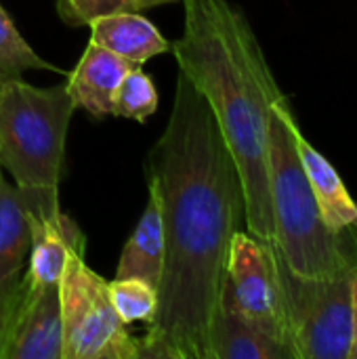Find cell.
I'll return each mask as SVG.
<instances>
[{
    "label": "cell",
    "instance_id": "cell-1",
    "mask_svg": "<svg viewBox=\"0 0 357 359\" xmlns=\"http://www.w3.org/2000/svg\"><path fill=\"white\" fill-rule=\"evenodd\" d=\"M164 229L158 309L139 341L141 358L213 359L227 259L244 221L238 166L206 99L179 72L166 126L147 156Z\"/></svg>",
    "mask_w": 357,
    "mask_h": 359
},
{
    "label": "cell",
    "instance_id": "cell-2",
    "mask_svg": "<svg viewBox=\"0 0 357 359\" xmlns=\"http://www.w3.org/2000/svg\"><path fill=\"white\" fill-rule=\"evenodd\" d=\"M170 50L179 72L206 99L238 166L246 229L274 242L269 124L284 93L255 29L229 0H183V32Z\"/></svg>",
    "mask_w": 357,
    "mask_h": 359
},
{
    "label": "cell",
    "instance_id": "cell-3",
    "mask_svg": "<svg viewBox=\"0 0 357 359\" xmlns=\"http://www.w3.org/2000/svg\"><path fill=\"white\" fill-rule=\"evenodd\" d=\"M288 99L280 97L269 124V198L274 246L286 267L303 278H328L351 271L357 261L347 252L343 233H332L320 212L303 170Z\"/></svg>",
    "mask_w": 357,
    "mask_h": 359
},
{
    "label": "cell",
    "instance_id": "cell-4",
    "mask_svg": "<svg viewBox=\"0 0 357 359\" xmlns=\"http://www.w3.org/2000/svg\"><path fill=\"white\" fill-rule=\"evenodd\" d=\"M74 109L65 86L38 88L21 78L0 86V168L32 200L59 202Z\"/></svg>",
    "mask_w": 357,
    "mask_h": 359
},
{
    "label": "cell",
    "instance_id": "cell-5",
    "mask_svg": "<svg viewBox=\"0 0 357 359\" xmlns=\"http://www.w3.org/2000/svg\"><path fill=\"white\" fill-rule=\"evenodd\" d=\"M278 269L292 359H349L353 269L328 278H303L292 273L280 255Z\"/></svg>",
    "mask_w": 357,
    "mask_h": 359
},
{
    "label": "cell",
    "instance_id": "cell-6",
    "mask_svg": "<svg viewBox=\"0 0 357 359\" xmlns=\"http://www.w3.org/2000/svg\"><path fill=\"white\" fill-rule=\"evenodd\" d=\"M63 347L61 359H139L135 341L114 309L109 282L84 261V248L69 250L59 280Z\"/></svg>",
    "mask_w": 357,
    "mask_h": 359
},
{
    "label": "cell",
    "instance_id": "cell-7",
    "mask_svg": "<svg viewBox=\"0 0 357 359\" xmlns=\"http://www.w3.org/2000/svg\"><path fill=\"white\" fill-rule=\"evenodd\" d=\"M221 301L288 347L284 294L274 242L259 240L248 229L236 231Z\"/></svg>",
    "mask_w": 357,
    "mask_h": 359
},
{
    "label": "cell",
    "instance_id": "cell-8",
    "mask_svg": "<svg viewBox=\"0 0 357 359\" xmlns=\"http://www.w3.org/2000/svg\"><path fill=\"white\" fill-rule=\"evenodd\" d=\"M59 284L21 276L0 316V359H61Z\"/></svg>",
    "mask_w": 357,
    "mask_h": 359
},
{
    "label": "cell",
    "instance_id": "cell-9",
    "mask_svg": "<svg viewBox=\"0 0 357 359\" xmlns=\"http://www.w3.org/2000/svg\"><path fill=\"white\" fill-rule=\"evenodd\" d=\"M27 212L32 227V246L27 257L29 267L23 276L34 284H59L69 250L84 248L86 240L76 223L59 210V206H27Z\"/></svg>",
    "mask_w": 357,
    "mask_h": 359
},
{
    "label": "cell",
    "instance_id": "cell-10",
    "mask_svg": "<svg viewBox=\"0 0 357 359\" xmlns=\"http://www.w3.org/2000/svg\"><path fill=\"white\" fill-rule=\"evenodd\" d=\"M133 67L137 65L103 48L95 40H88L65 88L76 107L86 109L95 118H105L112 116L114 95Z\"/></svg>",
    "mask_w": 357,
    "mask_h": 359
},
{
    "label": "cell",
    "instance_id": "cell-11",
    "mask_svg": "<svg viewBox=\"0 0 357 359\" xmlns=\"http://www.w3.org/2000/svg\"><path fill=\"white\" fill-rule=\"evenodd\" d=\"M32 246L27 198L2 177L0 168V316L23 276Z\"/></svg>",
    "mask_w": 357,
    "mask_h": 359
},
{
    "label": "cell",
    "instance_id": "cell-12",
    "mask_svg": "<svg viewBox=\"0 0 357 359\" xmlns=\"http://www.w3.org/2000/svg\"><path fill=\"white\" fill-rule=\"evenodd\" d=\"M292 137L326 227L332 233H345L357 227V202L347 191L337 168L303 137L297 122L292 124Z\"/></svg>",
    "mask_w": 357,
    "mask_h": 359
},
{
    "label": "cell",
    "instance_id": "cell-13",
    "mask_svg": "<svg viewBox=\"0 0 357 359\" xmlns=\"http://www.w3.org/2000/svg\"><path fill=\"white\" fill-rule=\"evenodd\" d=\"M88 27L90 40L135 65H143L151 57L170 50V44L160 29L137 11L99 17Z\"/></svg>",
    "mask_w": 357,
    "mask_h": 359
},
{
    "label": "cell",
    "instance_id": "cell-14",
    "mask_svg": "<svg viewBox=\"0 0 357 359\" xmlns=\"http://www.w3.org/2000/svg\"><path fill=\"white\" fill-rule=\"evenodd\" d=\"M162 265H164L162 210H160V198L156 189L149 187L147 206L122 248L116 278H139L156 286L158 290Z\"/></svg>",
    "mask_w": 357,
    "mask_h": 359
},
{
    "label": "cell",
    "instance_id": "cell-15",
    "mask_svg": "<svg viewBox=\"0 0 357 359\" xmlns=\"http://www.w3.org/2000/svg\"><path fill=\"white\" fill-rule=\"evenodd\" d=\"M210 351L213 359H292L286 345L265 334L225 301L213 326Z\"/></svg>",
    "mask_w": 357,
    "mask_h": 359
},
{
    "label": "cell",
    "instance_id": "cell-16",
    "mask_svg": "<svg viewBox=\"0 0 357 359\" xmlns=\"http://www.w3.org/2000/svg\"><path fill=\"white\" fill-rule=\"evenodd\" d=\"M27 69H57L44 61L19 34L6 11L0 6V86L19 80Z\"/></svg>",
    "mask_w": 357,
    "mask_h": 359
},
{
    "label": "cell",
    "instance_id": "cell-17",
    "mask_svg": "<svg viewBox=\"0 0 357 359\" xmlns=\"http://www.w3.org/2000/svg\"><path fill=\"white\" fill-rule=\"evenodd\" d=\"M109 297L116 313L128 326L135 322L149 324L158 309V290L139 278H116L109 282Z\"/></svg>",
    "mask_w": 357,
    "mask_h": 359
},
{
    "label": "cell",
    "instance_id": "cell-18",
    "mask_svg": "<svg viewBox=\"0 0 357 359\" xmlns=\"http://www.w3.org/2000/svg\"><path fill=\"white\" fill-rule=\"evenodd\" d=\"M158 109V90L151 78L141 69V65L133 67L124 80L120 82L114 95V111L112 116L145 122Z\"/></svg>",
    "mask_w": 357,
    "mask_h": 359
},
{
    "label": "cell",
    "instance_id": "cell-19",
    "mask_svg": "<svg viewBox=\"0 0 357 359\" xmlns=\"http://www.w3.org/2000/svg\"><path fill=\"white\" fill-rule=\"evenodd\" d=\"M147 0H57V13L63 23L72 27L90 25L95 19L126 13V11H145Z\"/></svg>",
    "mask_w": 357,
    "mask_h": 359
},
{
    "label": "cell",
    "instance_id": "cell-20",
    "mask_svg": "<svg viewBox=\"0 0 357 359\" xmlns=\"http://www.w3.org/2000/svg\"><path fill=\"white\" fill-rule=\"evenodd\" d=\"M351 355L349 359H357V265L351 273Z\"/></svg>",
    "mask_w": 357,
    "mask_h": 359
},
{
    "label": "cell",
    "instance_id": "cell-21",
    "mask_svg": "<svg viewBox=\"0 0 357 359\" xmlns=\"http://www.w3.org/2000/svg\"><path fill=\"white\" fill-rule=\"evenodd\" d=\"M177 0H147V8H154V6H164V4H173Z\"/></svg>",
    "mask_w": 357,
    "mask_h": 359
}]
</instances>
